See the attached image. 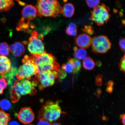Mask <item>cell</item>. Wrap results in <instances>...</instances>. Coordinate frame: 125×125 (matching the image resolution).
Listing matches in <instances>:
<instances>
[{"mask_svg":"<svg viewBox=\"0 0 125 125\" xmlns=\"http://www.w3.org/2000/svg\"><path fill=\"white\" fill-rule=\"evenodd\" d=\"M68 61L71 64L74 69V74H76L81 69L82 63L79 60L75 59L69 58Z\"/></svg>","mask_w":125,"mask_h":125,"instance_id":"cell-22","label":"cell"},{"mask_svg":"<svg viewBox=\"0 0 125 125\" xmlns=\"http://www.w3.org/2000/svg\"><path fill=\"white\" fill-rule=\"evenodd\" d=\"M102 78L103 76L101 74H98L96 76L95 79V82L96 85L99 86L102 85Z\"/></svg>","mask_w":125,"mask_h":125,"instance_id":"cell-30","label":"cell"},{"mask_svg":"<svg viewBox=\"0 0 125 125\" xmlns=\"http://www.w3.org/2000/svg\"></svg>","mask_w":125,"mask_h":125,"instance_id":"cell-39","label":"cell"},{"mask_svg":"<svg viewBox=\"0 0 125 125\" xmlns=\"http://www.w3.org/2000/svg\"><path fill=\"white\" fill-rule=\"evenodd\" d=\"M3 89L0 87V95L2 94L3 93Z\"/></svg>","mask_w":125,"mask_h":125,"instance_id":"cell-37","label":"cell"},{"mask_svg":"<svg viewBox=\"0 0 125 125\" xmlns=\"http://www.w3.org/2000/svg\"><path fill=\"white\" fill-rule=\"evenodd\" d=\"M92 39L86 33L80 34L75 39V43L81 48L87 49L91 46Z\"/></svg>","mask_w":125,"mask_h":125,"instance_id":"cell-11","label":"cell"},{"mask_svg":"<svg viewBox=\"0 0 125 125\" xmlns=\"http://www.w3.org/2000/svg\"><path fill=\"white\" fill-rule=\"evenodd\" d=\"M62 70L65 72L68 73H73L74 74V69L72 65L68 61L66 63L64 64L62 66Z\"/></svg>","mask_w":125,"mask_h":125,"instance_id":"cell-26","label":"cell"},{"mask_svg":"<svg viewBox=\"0 0 125 125\" xmlns=\"http://www.w3.org/2000/svg\"><path fill=\"white\" fill-rule=\"evenodd\" d=\"M9 51L13 56L20 57L24 53L25 48L23 43L16 42L9 47Z\"/></svg>","mask_w":125,"mask_h":125,"instance_id":"cell-14","label":"cell"},{"mask_svg":"<svg viewBox=\"0 0 125 125\" xmlns=\"http://www.w3.org/2000/svg\"><path fill=\"white\" fill-rule=\"evenodd\" d=\"M22 64L20 66L16 74L18 80H30L38 76V67L34 62L33 56H25L22 59Z\"/></svg>","mask_w":125,"mask_h":125,"instance_id":"cell-3","label":"cell"},{"mask_svg":"<svg viewBox=\"0 0 125 125\" xmlns=\"http://www.w3.org/2000/svg\"><path fill=\"white\" fill-rule=\"evenodd\" d=\"M34 27L35 26L30 23V21L21 18L19 21L16 27V30L18 31H23L29 33L31 31L30 29Z\"/></svg>","mask_w":125,"mask_h":125,"instance_id":"cell-15","label":"cell"},{"mask_svg":"<svg viewBox=\"0 0 125 125\" xmlns=\"http://www.w3.org/2000/svg\"><path fill=\"white\" fill-rule=\"evenodd\" d=\"M122 122L124 125H125V114L121 116Z\"/></svg>","mask_w":125,"mask_h":125,"instance_id":"cell-36","label":"cell"},{"mask_svg":"<svg viewBox=\"0 0 125 125\" xmlns=\"http://www.w3.org/2000/svg\"><path fill=\"white\" fill-rule=\"evenodd\" d=\"M83 31L88 35H92L94 33L93 28L90 25H86L84 26Z\"/></svg>","mask_w":125,"mask_h":125,"instance_id":"cell-28","label":"cell"},{"mask_svg":"<svg viewBox=\"0 0 125 125\" xmlns=\"http://www.w3.org/2000/svg\"><path fill=\"white\" fill-rule=\"evenodd\" d=\"M82 63L83 67L86 70H93L95 66L94 61L90 57H86L83 61Z\"/></svg>","mask_w":125,"mask_h":125,"instance_id":"cell-20","label":"cell"},{"mask_svg":"<svg viewBox=\"0 0 125 125\" xmlns=\"http://www.w3.org/2000/svg\"><path fill=\"white\" fill-rule=\"evenodd\" d=\"M58 74L56 71L45 72L38 74L37 79L39 83V88L42 90L54 85Z\"/></svg>","mask_w":125,"mask_h":125,"instance_id":"cell-8","label":"cell"},{"mask_svg":"<svg viewBox=\"0 0 125 125\" xmlns=\"http://www.w3.org/2000/svg\"><path fill=\"white\" fill-rule=\"evenodd\" d=\"M51 125H62L60 123H54L51 124Z\"/></svg>","mask_w":125,"mask_h":125,"instance_id":"cell-38","label":"cell"},{"mask_svg":"<svg viewBox=\"0 0 125 125\" xmlns=\"http://www.w3.org/2000/svg\"><path fill=\"white\" fill-rule=\"evenodd\" d=\"M9 52V47L7 43L4 42L0 43V55L7 56Z\"/></svg>","mask_w":125,"mask_h":125,"instance_id":"cell-24","label":"cell"},{"mask_svg":"<svg viewBox=\"0 0 125 125\" xmlns=\"http://www.w3.org/2000/svg\"><path fill=\"white\" fill-rule=\"evenodd\" d=\"M74 56L75 58L79 60H84L87 55V52L85 49L74 46L73 48Z\"/></svg>","mask_w":125,"mask_h":125,"instance_id":"cell-19","label":"cell"},{"mask_svg":"<svg viewBox=\"0 0 125 125\" xmlns=\"http://www.w3.org/2000/svg\"><path fill=\"white\" fill-rule=\"evenodd\" d=\"M18 70L17 68L14 67H12L10 71L3 75L1 76L2 77L5 78L7 81L9 85L12 87V83L15 80V77L16 76Z\"/></svg>","mask_w":125,"mask_h":125,"instance_id":"cell-17","label":"cell"},{"mask_svg":"<svg viewBox=\"0 0 125 125\" xmlns=\"http://www.w3.org/2000/svg\"><path fill=\"white\" fill-rule=\"evenodd\" d=\"M77 27L75 23H70L66 28L65 32L67 35L75 36L77 34Z\"/></svg>","mask_w":125,"mask_h":125,"instance_id":"cell-23","label":"cell"},{"mask_svg":"<svg viewBox=\"0 0 125 125\" xmlns=\"http://www.w3.org/2000/svg\"><path fill=\"white\" fill-rule=\"evenodd\" d=\"M9 123L8 125H20L19 123L16 121H12Z\"/></svg>","mask_w":125,"mask_h":125,"instance_id":"cell-35","label":"cell"},{"mask_svg":"<svg viewBox=\"0 0 125 125\" xmlns=\"http://www.w3.org/2000/svg\"><path fill=\"white\" fill-rule=\"evenodd\" d=\"M110 9L103 4H100L94 8L91 12L90 20L99 26L106 24L110 19Z\"/></svg>","mask_w":125,"mask_h":125,"instance_id":"cell-6","label":"cell"},{"mask_svg":"<svg viewBox=\"0 0 125 125\" xmlns=\"http://www.w3.org/2000/svg\"><path fill=\"white\" fill-rule=\"evenodd\" d=\"M36 8L38 16L56 18L61 14L62 7L57 0H37Z\"/></svg>","mask_w":125,"mask_h":125,"instance_id":"cell-2","label":"cell"},{"mask_svg":"<svg viewBox=\"0 0 125 125\" xmlns=\"http://www.w3.org/2000/svg\"><path fill=\"white\" fill-rule=\"evenodd\" d=\"M43 36L38 34L36 31H34L31 34L29 41L24 42L28 44V49L32 56L35 57L45 52L44 45L42 42Z\"/></svg>","mask_w":125,"mask_h":125,"instance_id":"cell-5","label":"cell"},{"mask_svg":"<svg viewBox=\"0 0 125 125\" xmlns=\"http://www.w3.org/2000/svg\"><path fill=\"white\" fill-rule=\"evenodd\" d=\"M18 118L22 123L27 124L34 121L35 115L30 107H24L20 110L18 114Z\"/></svg>","mask_w":125,"mask_h":125,"instance_id":"cell-9","label":"cell"},{"mask_svg":"<svg viewBox=\"0 0 125 125\" xmlns=\"http://www.w3.org/2000/svg\"><path fill=\"white\" fill-rule=\"evenodd\" d=\"M91 45L94 52L104 53L110 49L112 44L107 36L100 35L92 39Z\"/></svg>","mask_w":125,"mask_h":125,"instance_id":"cell-7","label":"cell"},{"mask_svg":"<svg viewBox=\"0 0 125 125\" xmlns=\"http://www.w3.org/2000/svg\"><path fill=\"white\" fill-rule=\"evenodd\" d=\"M114 83L113 81H109L107 83L106 90L109 93H112L113 90Z\"/></svg>","mask_w":125,"mask_h":125,"instance_id":"cell-31","label":"cell"},{"mask_svg":"<svg viewBox=\"0 0 125 125\" xmlns=\"http://www.w3.org/2000/svg\"><path fill=\"white\" fill-rule=\"evenodd\" d=\"M119 46L121 50L123 52H125V38H123L120 40Z\"/></svg>","mask_w":125,"mask_h":125,"instance_id":"cell-33","label":"cell"},{"mask_svg":"<svg viewBox=\"0 0 125 125\" xmlns=\"http://www.w3.org/2000/svg\"><path fill=\"white\" fill-rule=\"evenodd\" d=\"M7 81L4 78L0 79V87L3 89H5L7 87Z\"/></svg>","mask_w":125,"mask_h":125,"instance_id":"cell-32","label":"cell"},{"mask_svg":"<svg viewBox=\"0 0 125 125\" xmlns=\"http://www.w3.org/2000/svg\"><path fill=\"white\" fill-rule=\"evenodd\" d=\"M75 8L73 4L67 3L64 5L62 7V13L63 16L70 18L74 15Z\"/></svg>","mask_w":125,"mask_h":125,"instance_id":"cell-16","label":"cell"},{"mask_svg":"<svg viewBox=\"0 0 125 125\" xmlns=\"http://www.w3.org/2000/svg\"><path fill=\"white\" fill-rule=\"evenodd\" d=\"M14 0H0V12L8 11L14 4Z\"/></svg>","mask_w":125,"mask_h":125,"instance_id":"cell-18","label":"cell"},{"mask_svg":"<svg viewBox=\"0 0 125 125\" xmlns=\"http://www.w3.org/2000/svg\"><path fill=\"white\" fill-rule=\"evenodd\" d=\"M10 119L9 114L2 110H0V125H8Z\"/></svg>","mask_w":125,"mask_h":125,"instance_id":"cell-21","label":"cell"},{"mask_svg":"<svg viewBox=\"0 0 125 125\" xmlns=\"http://www.w3.org/2000/svg\"><path fill=\"white\" fill-rule=\"evenodd\" d=\"M86 3L88 7L91 8H94L99 5L100 0H86Z\"/></svg>","mask_w":125,"mask_h":125,"instance_id":"cell-27","label":"cell"},{"mask_svg":"<svg viewBox=\"0 0 125 125\" xmlns=\"http://www.w3.org/2000/svg\"><path fill=\"white\" fill-rule=\"evenodd\" d=\"M33 58L37 67L57 63L55 58L53 56L46 52L40 55L33 56Z\"/></svg>","mask_w":125,"mask_h":125,"instance_id":"cell-10","label":"cell"},{"mask_svg":"<svg viewBox=\"0 0 125 125\" xmlns=\"http://www.w3.org/2000/svg\"><path fill=\"white\" fill-rule=\"evenodd\" d=\"M11 68L10 59L5 56H0V75L2 76L6 74Z\"/></svg>","mask_w":125,"mask_h":125,"instance_id":"cell-13","label":"cell"},{"mask_svg":"<svg viewBox=\"0 0 125 125\" xmlns=\"http://www.w3.org/2000/svg\"><path fill=\"white\" fill-rule=\"evenodd\" d=\"M22 18L30 21L35 19L37 15L36 9L32 5H27L23 8L21 11Z\"/></svg>","mask_w":125,"mask_h":125,"instance_id":"cell-12","label":"cell"},{"mask_svg":"<svg viewBox=\"0 0 125 125\" xmlns=\"http://www.w3.org/2000/svg\"><path fill=\"white\" fill-rule=\"evenodd\" d=\"M11 107V104L7 99H2L0 101V107L3 110H9Z\"/></svg>","mask_w":125,"mask_h":125,"instance_id":"cell-25","label":"cell"},{"mask_svg":"<svg viewBox=\"0 0 125 125\" xmlns=\"http://www.w3.org/2000/svg\"><path fill=\"white\" fill-rule=\"evenodd\" d=\"M62 112L59 105L58 101H48L43 105L39 111L38 119L46 120L52 122L60 118Z\"/></svg>","mask_w":125,"mask_h":125,"instance_id":"cell-4","label":"cell"},{"mask_svg":"<svg viewBox=\"0 0 125 125\" xmlns=\"http://www.w3.org/2000/svg\"><path fill=\"white\" fill-rule=\"evenodd\" d=\"M51 123L46 120H40L37 123V125H51Z\"/></svg>","mask_w":125,"mask_h":125,"instance_id":"cell-34","label":"cell"},{"mask_svg":"<svg viewBox=\"0 0 125 125\" xmlns=\"http://www.w3.org/2000/svg\"><path fill=\"white\" fill-rule=\"evenodd\" d=\"M118 65L120 70L125 74V54L121 59Z\"/></svg>","mask_w":125,"mask_h":125,"instance_id":"cell-29","label":"cell"},{"mask_svg":"<svg viewBox=\"0 0 125 125\" xmlns=\"http://www.w3.org/2000/svg\"><path fill=\"white\" fill-rule=\"evenodd\" d=\"M38 82L35 78L30 80L23 79L15 81L10 90V98L12 102H18L23 95H35L36 93L35 87Z\"/></svg>","mask_w":125,"mask_h":125,"instance_id":"cell-1","label":"cell"}]
</instances>
